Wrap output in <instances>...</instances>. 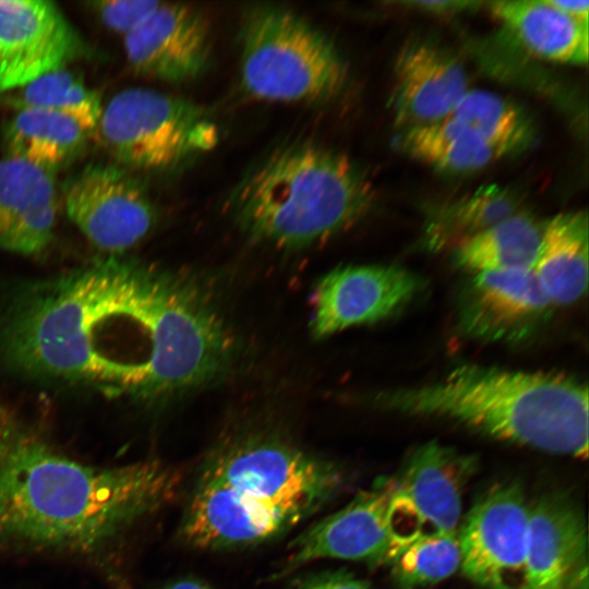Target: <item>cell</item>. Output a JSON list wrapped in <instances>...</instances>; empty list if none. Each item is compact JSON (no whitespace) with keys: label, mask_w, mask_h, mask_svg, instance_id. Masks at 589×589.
<instances>
[{"label":"cell","mask_w":589,"mask_h":589,"mask_svg":"<svg viewBox=\"0 0 589 589\" xmlns=\"http://www.w3.org/2000/svg\"><path fill=\"white\" fill-rule=\"evenodd\" d=\"M0 352L26 375L158 401L221 376L235 342L199 283L110 254L25 288L4 315Z\"/></svg>","instance_id":"cell-1"},{"label":"cell","mask_w":589,"mask_h":589,"mask_svg":"<svg viewBox=\"0 0 589 589\" xmlns=\"http://www.w3.org/2000/svg\"><path fill=\"white\" fill-rule=\"evenodd\" d=\"M178 471L155 461L93 467L58 453L0 407V539L93 552L178 492Z\"/></svg>","instance_id":"cell-2"},{"label":"cell","mask_w":589,"mask_h":589,"mask_svg":"<svg viewBox=\"0 0 589 589\" xmlns=\"http://www.w3.org/2000/svg\"><path fill=\"white\" fill-rule=\"evenodd\" d=\"M346 482L338 465L292 443L275 436H244L205 462L180 534L189 545L203 550L259 544L317 512Z\"/></svg>","instance_id":"cell-3"},{"label":"cell","mask_w":589,"mask_h":589,"mask_svg":"<svg viewBox=\"0 0 589 589\" xmlns=\"http://www.w3.org/2000/svg\"><path fill=\"white\" fill-rule=\"evenodd\" d=\"M373 400L384 410L450 421L502 442L588 456V386L564 373L466 363Z\"/></svg>","instance_id":"cell-4"},{"label":"cell","mask_w":589,"mask_h":589,"mask_svg":"<svg viewBox=\"0 0 589 589\" xmlns=\"http://www.w3.org/2000/svg\"><path fill=\"white\" fill-rule=\"evenodd\" d=\"M374 199L372 182L350 157L299 141L277 147L251 168L228 207L253 240L298 250L352 227Z\"/></svg>","instance_id":"cell-5"},{"label":"cell","mask_w":589,"mask_h":589,"mask_svg":"<svg viewBox=\"0 0 589 589\" xmlns=\"http://www.w3.org/2000/svg\"><path fill=\"white\" fill-rule=\"evenodd\" d=\"M239 39L241 88L252 98L322 104L347 83L348 67L334 43L290 9L249 7Z\"/></svg>","instance_id":"cell-6"},{"label":"cell","mask_w":589,"mask_h":589,"mask_svg":"<svg viewBox=\"0 0 589 589\" xmlns=\"http://www.w3.org/2000/svg\"><path fill=\"white\" fill-rule=\"evenodd\" d=\"M100 141L125 169L165 172L213 151L219 128L196 103L168 93L132 87L104 107Z\"/></svg>","instance_id":"cell-7"},{"label":"cell","mask_w":589,"mask_h":589,"mask_svg":"<svg viewBox=\"0 0 589 589\" xmlns=\"http://www.w3.org/2000/svg\"><path fill=\"white\" fill-rule=\"evenodd\" d=\"M478 464L474 455L436 442L410 454L399 474L394 477L388 515L392 561L420 537L457 532L464 491Z\"/></svg>","instance_id":"cell-8"},{"label":"cell","mask_w":589,"mask_h":589,"mask_svg":"<svg viewBox=\"0 0 589 589\" xmlns=\"http://www.w3.org/2000/svg\"><path fill=\"white\" fill-rule=\"evenodd\" d=\"M530 504L517 482H500L458 527L462 574L485 589H528Z\"/></svg>","instance_id":"cell-9"},{"label":"cell","mask_w":589,"mask_h":589,"mask_svg":"<svg viewBox=\"0 0 589 589\" xmlns=\"http://www.w3.org/2000/svg\"><path fill=\"white\" fill-rule=\"evenodd\" d=\"M71 221L96 248L121 254L152 230L156 213L142 182L120 165L89 164L62 190Z\"/></svg>","instance_id":"cell-10"},{"label":"cell","mask_w":589,"mask_h":589,"mask_svg":"<svg viewBox=\"0 0 589 589\" xmlns=\"http://www.w3.org/2000/svg\"><path fill=\"white\" fill-rule=\"evenodd\" d=\"M395 491L394 477L380 479L345 507L299 534L277 576L323 558L389 564L393 541L388 515Z\"/></svg>","instance_id":"cell-11"},{"label":"cell","mask_w":589,"mask_h":589,"mask_svg":"<svg viewBox=\"0 0 589 589\" xmlns=\"http://www.w3.org/2000/svg\"><path fill=\"white\" fill-rule=\"evenodd\" d=\"M83 52L82 38L53 2L0 0V98Z\"/></svg>","instance_id":"cell-12"},{"label":"cell","mask_w":589,"mask_h":589,"mask_svg":"<svg viewBox=\"0 0 589 589\" xmlns=\"http://www.w3.org/2000/svg\"><path fill=\"white\" fill-rule=\"evenodd\" d=\"M422 288L421 279L396 265H348L326 274L315 287L310 321L316 339L397 313Z\"/></svg>","instance_id":"cell-13"},{"label":"cell","mask_w":589,"mask_h":589,"mask_svg":"<svg viewBox=\"0 0 589 589\" xmlns=\"http://www.w3.org/2000/svg\"><path fill=\"white\" fill-rule=\"evenodd\" d=\"M123 45L135 73L161 82L194 80L211 63L207 19L185 3L160 2L137 28L124 36Z\"/></svg>","instance_id":"cell-14"},{"label":"cell","mask_w":589,"mask_h":589,"mask_svg":"<svg viewBox=\"0 0 589 589\" xmlns=\"http://www.w3.org/2000/svg\"><path fill=\"white\" fill-rule=\"evenodd\" d=\"M552 308L532 269L486 272L471 275L461 292L458 320L469 336L513 341L536 332Z\"/></svg>","instance_id":"cell-15"},{"label":"cell","mask_w":589,"mask_h":589,"mask_svg":"<svg viewBox=\"0 0 589 589\" xmlns=\"http://www.w3.org/2000/svg\"><path fill=\"white\" fill-rule=\"evenodd\" d=\"M528 589H588V533L580 507L563 494L530 504Z\"/></svg>","instance_id":"cell-16"},{"label":"cell","mask_w":589,"mask_h":589,"mask_svg":"<svg viewBox=\"0 0 589 589\" xmlns=\"http://www.w3.org/2000/svg\"><path fill=\"white\" fill-rule=\"evenodd\" d=\"M469 89L466 69L455 56L433 44H410L394 65L395 121L408 129L444 120Z\"/></svg>","instance_id":"cell-17"},{"label":"cell","mask_w":589,"mask_h":589,"mask_svg":"<svg viewBox=\"0 0 589 589\" xmlns=\"http://www.w3.org/2000/svg\"><path fill=\"white\" fill-rule=\"evenodd\" d=\"M53 172L12 156L0 160V251L34 255L52 241L59 208Z\"/></svg>","instance_id":"cell-18"},{"label":"cell","mask_w":589,"mask_h":589,"mask_svg":"<svg viewBox=\"0 0 589 589\" xmlns=\"http://www.w3.org/2000/svg\"><path fill=\"white\" fill-rule=\"evenodd\" d=\"M486 5L534 56L558 63H587L588 24L564 14L549 0H502Z\"/></svg>","instance_id":"cell-19"},{"label":"cell","mask_w":589,"mask_h":589,"mask_svg":"<svg viewBox=\"0 0 589 589\" xmlns=\"http://www.w3.org/2000/svg\"><path fill=\"white\" fill-rule=\"evenodd\" d=\"M588 236L585 211L558 213L542 224L532 272L553 306L573 304L587 291Z\"/></svg>","instance_id":"cell-20"},{"label":"cell","mask_w":589,"mask_h":589,"mask_svg":"<svg viewBox=\"0 0 589 589\" xmlns=\"http://www.w3.org/2000/svg\"><path fill=\"white\" fill-rule=\"evenodd\" d=\"M95 132L75 118L44 109H19L3 129L8 156L55 171L77 157Z\"/></svg>","instance_id":"cell-21"},{"label":"cell","mask_w":589,"mask_h":589,"mask_svg":"<svg viewBox=\"0 0 589 589\" xmlns=\"http://www.w3.org/2000/svg\"><path fill=\"white\" fill-rule=\"evenodd\" d=\"M542 224L518 212L466 240L452 253L454 262L470 275L514 268L532 269Z\"/></svg>","instance_id":"cell-22"},{"label":"cell","mask_w":589,"mask_h":589,"mask_svg":"<svg viewBox=\"0 0 589 589\" xmlns=\"http://www.w3.org/2000/svg\"><path fill=\"white\" fill-rule=\"evenodd\" d=\"M520 211L519 200L510 190L495 184L481 187L435 209L425 224L423 242L433 252L453 251Z\"/></svg>","instance_id":"cell-23"},{"label":"cell","mask_w":589,"mask_h":589,"mask_svg":"<svg viewBox=\"0 0 589 589\" xmlns=\"http://www.w3.org/2000/svg\"><path fill=\"white\" fill-rule=\"evenodd\" d=\"M398 143L416 160L453 173L477 171L500 158L478 134L452 118L402 129Z\"/></svg>","instance_id":"cell-24"},{"label":"cell","mask_w":589,"mask_h":589,"mask_svg":"<svg viewBox=\"0 0 589 589\" xmlns=\"http://www.w3.org/2000/svg\"><path fill=\"white\" fill-rule=\"evenodd\" d=\"M448 118L472 130L500 158L526 148L533 137L528 115L490 91L470 88Z\"/></svg>","instance_id":"cell-25"},{"label":"cell","mask_w":589,"mask_h":589,"mask_svg":"<svg viewBox=\"0 0 589 589\" xmlns=\"http://www.w3.org/2000/svg\"><path fill=\"white\" fill-rule=\"evenodd\" d=\"M14 109H44L69 115L96 132L103 107L98 93L68 67L47 72L3 97Z\"/></svg>","instance_id":"cell-26"},{"label":"cell","mask_w":589,"mask_h":589,"mask_svg":"<svg viewBox=\"0 0 589 589\" xmlns=\"http://www.w3.org/2000/svg\"><path fill=\"white\" fill-rule=\"evenodd\" d=\"M389 565L394 580L405 589L442 581L460 568L457 532L420 537L406 545Z\"/></svg>","instance_id":"cell-27"},{"label":"cell","mask_w":589,"mask_h":589,"mask_svg":"<svg viewBox=\"0 0 589 589\" xmlns=\"http://www.w3.org/2000/svg\"><path fill=\"white\" fill-rule=\"evenodd\" d=\"M109 29L127 36L137 28L160 4L159 1L106 0L89 3Z\"/></svg>","instance_id":"cell-28"},{"label":"cell","mask_w":589,"mask_h":589,"mask_svg":"<svg viewBox=\"0 0 589 589\" xmlns=\"http://www.w3.org/2000/svg\"><path fill=\"white\" fill-rule=\"evenodd\" d=\"M296 589H369V584L341 569L314 575Z\"/></svg>","instance_id":"cell-29"},{"label":"cell","mask_w":589,"mask_h":589,"mask_svg":"<svg viewBox=\"0 0 589 589\" xmlns=\"http://www.w3.org/2000/svg\"><path fill=\"white\" fill-rule=\"evenodd\" d=\"M400 4L433 14H454L476 8L481 2L476 1H402Z\"/></svg>","instance_id":"cell-30"},{"label":"cell","mask_w":589,"mask_h":589,"mask_svg":"<svg viewBox=\"0 0 589 589\" xmlns=\"http://www.w3.org/2000/svg\"><path fill=\"white\" fill-rule=\"evenodd\" d=\"M549 2L563 12L579 22L588 24L589 1L587 0H549Z\"/></svg>","instance_id":"cell-31"},{"label":"cell","mask_w":589,"mask_h":589,"mask_svg":"<svg viewBox=\"0 0 589 589\" xmlns=\"http://www.w3.org/2000/svg\"><path fill=\"white\" fill-rule=\"evenodd\" d=\"M164 589H213L208 585L193 578H183L167 585Z\"/></svg>","instance_id":"cell-32"},{"label":"cell","mask_w":589,"mask_h":589,"mask_svg":"<svg viewBox=\"0 0 589 589\" xmlns=\"http://www.w3.org/2000/svg\"><path fill=\"white\" fill-rule=\"evenodd\" d=\"M117 589H130V588L124 581H118Z\"/></svg>","instance_id":"cell-33"}]
</instances>
